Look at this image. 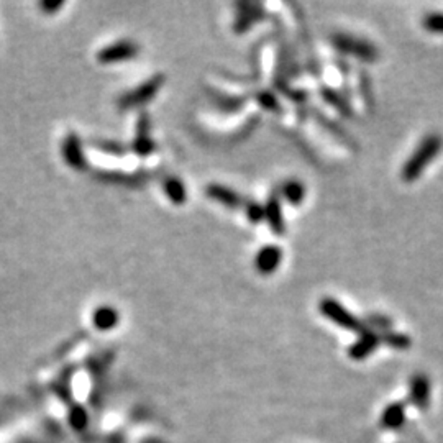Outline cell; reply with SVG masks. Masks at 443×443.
<instances>
[{
    "label": "cell",
    "mask_w": 443,
    "mask_h": 443,
    "mask_svg": "<svg viewBox=\"0 0 443 443\" xmlns=\"http://www.w3.org/2000/svg\"><path fill=\"white\" fill-rule=\"evenodd\" d=\"M279 197H283L291 206H301L305 199V186L297 179H288L279 187Z\"/></svg>",
    "instance_id": "9a60e30c"
},
{
    "label": "cell",
    "mask_w": 443,
    "mask_h": 443,
    "mask_svg": "<svg viewBox=\"0 0 443 443\" xmlns=\"http://www.w3.org/2000/svg\"><path fill=\"white\" fill-rule=\"evenodd\" d=\"M63 156H65V161L71 168L78 169V171H83L86 169V158H84V150H83V143H80L79 136L71 133L66 136V140L63 142Z\"/></svg>",
    "instance_id": "9c48e42d"
},
{
    "label": "cell",
    "mask_w": 443,
    "mask_h": 443,
    "mask_svg": "<svg viewBox=\"0 0 443 443\" xmlns=\"http://www.w3.org/2000/svg\"><path fill=\"white\" fill-rule=\"evenodd\" d=\"M150 129H151V123H150V118H148V115L147 114L140 115L138 127H136V136L133 140V150L138 153L140 156L150 155V153H153V150H155V142H153L150 136Z\"/></svg>",
    "instance_id": "8fae6325"
},
{
    "label": "cell",
    "mask_w": 443,
    "mask_h": 443,
    "mask_svg": "<svg viewBox=\"0 0 443 443\" xmlns=\"http://www.w3.org/2000/svg\"><path fill=\"white\" fill-rule=\"evenodd\" d=\"M379 343H381V336H379L376 332L366 330L365 334H361L360 338L348 348V356L353 358V360H365V358H368L376 350Z\"/></svg>",
    "instance_id": "30bf717a"
},
{
    "label": "cell",
    "mask_w": 443,
    "mask_h": 443,
    "mask_svg": "<svg viewBox=\"0 0 443 443\" xmlns=\"http://www.w3.org/2000/svg\"><path fill=\"white\" fill-rule=\"evenodd\" d=\"M163 86H164V76L163 74L153 76V78L148 79L147 83H143L142 86L133 89L131 92H127L125 96H122L120 99H118V107L122 110H129V109L140 107V105H144L147 102L155 99L156 94L160 92V89Z\"/></svg>",
    "instance_id": "277c9868"
},
{
    "label": "cell",
    "mask_w": 443,
    "mask_h": 443,
    "mask_svg": "<svg viewBox=\"0 0 443 443\" xmlns=\"http://www.w3.org/2000/svg\"><path fill=\"white\" fill-rule=\"evenodd\" d=\"M321 96L343 118H355V110H353L350 100H348V97L345 94L335 91L332 87H321Z\"/></svg>",
    "instance_id": "7c38bea8"
},
{
    "label": "cell",
    "mask_w": 443,
    "mask_h": 443,
    "mask_svg": "<svg viewBox=\"0 0 443 443\" xmlns=\"http://www.w3.org/2000/svg\"><path fill=\"white\" fill-rule=\"evenodd\" d=\"M206 194L208 195V199L215 200V202H219L225 207L237 208L244 206V199H241V195L237 194L233 189H230V187H225L220 184H210L206 187Z\"/></svg>",
    "instance_id": "4fadbf2b"
},
{
    "label": "cell",
    "mask_w": 443,
    "mask_h": 443,
    "mask_svg": "<svg viewBox=\"0 0 443 443\" xmlns=\"http://www.w3.org/2000/svg\"><path fill=\"white\" fill-rule=\"evenodd\" d=\"M422 25L430 33L435 35H443V14L442 12H432L422 19Z\"/></svg>",
    "instance_id": "44dd1931"
},
{
    "label": "cell",
    "mask_w": 443,
    "mask_h": 443,
    "mask_svg": "<svg viewBox=\"0 0 443 443\" xmlns=\"http://www.w3.org/2000/svg\"><path fill=\"white\" fill-rule=\"evenodd\" d=\"M265 220L270 225L271 232L281 237L286 233V222H284L283 208H281V197L279 194H271L268 202L265 204Z\"/></svg>",
    "instance_id": "ba28073f"
},
{
    "label": "cell",
    "mask_w": 443,
    "mask_h": 443,
    "mask_svg": "<svg viewBox=\"0 0 443 443\" xmlns=\"http://www.w3.org/2000/svg\"><path fill=\"white\" fill-rule=\"evenodd\" d=\"M138 53L140 46L135 41L122 40L100 50L99 54H97V59H99V63H102V65H112V63H122L133 59L138 56Z\"/></svg>",
    "instance_id": "5b68a950"
},
{
    "label": "cell",
    "mask_w": 443,
    "mask_h": 443,
    "mask_svg": "<svg viewBox=\"0 0 443 443\" xmlns=\"http://www.w3.org/2000/svg\"><path fill=\"white\" fill-rule=\"evenodd\" d=\"M257 99H258L259 104H261L266 110H270V112H281L279 100L276 99V96L272 92H268V91L259 92L257 96Z\"/></svg>",
    "instance_id": "603a6c76"
},
{
    "label": "cell",
    "mask_w": 443,
    "mask_h": 443,
    "mask_svg": "<svg viewBox=\"0 0 443 443\" xmlns=\"http://www.w3.org/2000/svg\"><path fill=\"white\" fill-rule=\"evenodd\" d=\"M406 419V407L402 402H394L386 407V411L381 415V427L387 430L399 429Z\"/></svg>",
    "instance_id": "2e32d148"
},
{
    "label": "cell",
    "mask_w": 443,
    "mask_h": 443,
    "mask_svg": "<svg viewBox=\"0 0 443 443\" xmlns=\"http://www.w3.org/2000/svg\"><path fill=\"white\" fill-rule=\"evenodd\" d=\"M368 327H369V330L371 329H378V330H385V334L386 332H389V327H393V322L389 321V318L385 317V315H378V314H371L368 317Z\"/></svg>",
    "instance_id": "cb8c5ba5"
},
{
    "label": "cell",
    "mask_w": 443,
    "mask_h": 443,
    "mask_svg": "<svg viewBox=\"0 0 443 443\" xmlns=\"http://www.w3.org/2000/svg\"><path fill=\"white\" fill-rule=\"evenodd\" d=\"M118 310L110 307V305H102V307L96 309V312H94V317H92V322L94 325L97 327V330H112L115 325L118 323Z\"/></svg>",
    "instance_id": "e0dca14e"
},
{
    "label": "cell",
    "mask_w": 443,
    "mask_h": 443,
    "mask_svg": "<svg viewBox=\"0 0 443 443\" xmlns=\"http://www.w3.org/2000/svg\"><path fill=\"white\" fill-rule=\"evenodd\" d=\"M245 214L250 222L259 224L261 220H265V206H259L255 200H250V202L245 204Z\"/></svg>",
    "instance_id": "7402d4cb"
},
{
    "label": "cell",
    "mask_w": 443,
    "mask_h": 443,
    "mask_svg": "<svg viewBox=\"0 0 443 443\" xmlns=\"http://www.w3.org/2000/svg\"><path fill=\"white\" fill-rule=\"evenodd\" d=\"M442 148H443V138L440 135L430 133L425 136V138L419 143V147L415 148V151L412 153L411 158L406 161V164L402 166V171H400L402 181L414 182L415 179H419L422 176V173L425 171V168L435 160Z\"/></svg>",
    "instance_id": "6da1fadb"
},
{
    "label": "cell",
    "mask_w": 443,
    "mask_h": 443,
    "mask_svg": "<svg viewBox=\"0 0 443 443\" xmlns=\"http://www.w3.org/2000/svg\"><path fill=\"white\" fill-rule=\"evenodd\" d=\"M430 400V381L424 374H415L411 379V402L415 407L425 409Z\"/></svg>",
    "instance_id": "5bb4252c"
},
{
    "label": "cell",
    "mask_w": 443,
    "mask_h": 443,
    "mask_svg": "<svg viewBox=\"0 0 443 443\" xmlns=\"http://www.w3.org/2000/svg\"><path fill=\"white\" fill-rule=\"evenodd\" d=\"M61 7H63V2H43L41 3V8H43L46 14H54V12Z\"/></svg>",
    "instance_id": "484cf974"
},
{
    "label": "cell",
    "mask_w": 443,
    "mask_h": 443,
    "mask_svg": "<svg viewBox=\"0 0 443 443\" xmlns=\"http://www.w3.org/2000/svg\"><path fill=\"white\" fill-rule=\"evenodd\" d=\"M163 189H164V194L168 195V199L171 200L173 204H176V206H182V204H184L187 200L186 186L181 179H177V177L164 179Z\"/></svg>",
    "instance_id": "ac0fdd59"
},
{
    "label": "cell",
    "mask_w": 443,
    "mask_h": 443,
    "mask_svg": "<svg viewBox=\"0 0 443 443\" xmlns=\"http://www.w3.org/2000/svg\"><path fill=\"white\" fill-rule=\"evenodd\" d=\"M283 261V250L278 245H266L255 257V268L259 274L268 276L278 270Z\"/></svg>",
    "instance_id": "8992f818"
},
{
    "label": "cell",
    "mask_w": 443,
    "mask_h": 443,
    "mask_svg": "<svg viewBox=\"0 0 443 443\" xmlns=\"http://www.w3.org/2000/svg\"><path fill=\"white\" fill-rule=\"evenodd\" d=\"M94 148H97V150L104 153H109V155H117V156H120L125 153V147H123V144L114 143V142H96L94 143Z\"/></svg>",
    "instance_id": "d4e9b609"
},
{
    "label": "cell",
    "mask_w": 443,
    "mask_h": 443,
    "mask_svg": "<svg viewBox=\"0 0 443 443\" xmlns=\"http://www.w3.org/2000/svg\"><path fill=\"white\" fill-rule=\"evenodd\" d=\"M314 117H315V120H317L318 125H321L322 129H325V131H329V133L334 136L335 140H338L343 147H347L348 150H353V151L358 150L356 140L353 138L350 133H347V130H345L338 122L332 120L330 117L323 115L321 110H314Z\"/></svg>",
    "instance_id": "52a82bcc"
},
{
    "label": "cell",
    "mask_w": 443,
    "mask_h": 443,
    "mask_svg": "<svg viewBox=\"0 0 443 443\" xmlns=\"http://www.w3.org/2000/svg\"><path fill=\"white\" fill-rule=\"evenodd\" d=\"M330 43L342 54L356 58L358 61L374 63L379 59V50L368 40L358 38L350 33H334L330 36Z\"/></svg>",
    "instance_id": "7a4b0ae2"
},
{
    "label": "cell",
    "mask_w": 443,
    "mask_h": 443,
    "mask_svg": "<svg viewBox=\"0 0 443 443\" xmlns=\"http://www.w3.org/2000/svg\"><path fill=\"white\" fill-rule=\"evenodd\" d=\"M318 310L323 317H327L329 321H332L335 325L342 327V329L348 330V332H355V334H365L366 330V323L361 322L356 315H353L350 310L345 309L338 301L332 299V297H323L318 304Z\"/></svg>",
    "instance_id": "3957f363"
},
{
    "label": "cell",
    "mask_w": 443,
    "mask_h": 443,
    "mask_svg": "<svg viewBox=\"0 0 443 443\" xmlns=\"http://www.w3.org/2000/svg\"><path fill=\"white\" fill-rule=\"evenodd\" d=\"M381 342H385L386 345H389V347L396 348V350H407V348L411 347V338H409L407 335L398 334V332L394 330H389L386 332V334H382Z\"/></svg>",
    "instance_id": "ffe728a7"
},
{
    "label": "cell",
    "mask_w": 443,
    "mask_h": 443,
    "mask_svg": "<svg viewBox=\"0 0 443 443\" xmlns=\"http://www.w3.org/2000/svg\"><path fill=\"white\" fill-rule=\"evenodd\" d=\"M358 91H360L361 99H363L365 105L368 110L374 109V96H373V84L371 78L365 69H360V74H358Z\"/></svg>",
    "instance_id": "d6986e66"
}]
</instances>
